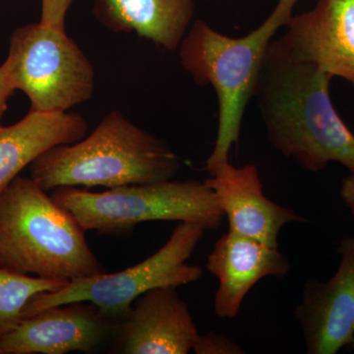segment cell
<instances>
[{
  "label": "cell",
  "mask_w": 354,
  "mask_h": 354,
  "mask_svg": "<svg viewBox=\"0 0 354 354\" xmlns=\"http://www.w3.org/2000/svg\"><path fill=\"white\" fill-rule=\"evenodd\" d=\"M51 197L68 209L86 232L122 235L145 221H176L215 230L223 223L218 197L206 183L160 181L90 192L59 187Z\"/></svg>",
  "instance_id": "obj_5"
},
{
  "label": "cell",
  "mask_w": 354,
  "mask_h": 354,
  "mask_svg": "<svg viewBox=\"0 0 354 354\" xmlns=\"http://www.w3.org/2000/svg\"><path fill=\"white\" fill-rule=\"evenodd\" d=\"M285 27L281 39L293 55L354 85V0H318Z\"/></svg>",
  "instance_id": "obj_10"
},
{
  "label": "cell",
  "mask_w": 354,
  "mask_h": 354,
  "mask_svg": "<svg viewBox=\"0 0 354 354\" xmlns=\"http://www.w3.org/2000/svg\"><path fill=\"white\" fill-rule=\"evenodd\" d=\"M207 269L218 281L214 300L216 315L234 319L251 288L266 277L283 279L290 262L279 248L228 230L209 254Z\"/></svg>",
  "instance_id": "obj_13"
},
{
  "label": "cell",
  "mask_w": 354,
  "mask_h": 354,
  "mask_svg": "<svg viewBox=\"0 0 354 354\" xmlns=\"http://www.w3.org/2000/svg\"><path fill=\"white\" fill-rule=\"evenodd\" d=\"M74 0H41V24L65 30L67 11Z\"/></svg>",
  "instance_id": "obj_18"
},
{
  "label": "cell",
  "mask_w": 354,
  "mask_h": 354,
  "mask_svg": "<svg viewBox=\"0 0 354 354\" xmlns=\"http://www.w3.org/2000/svg\"><path fill=\"white\" fill-rule=\"evenodd\" d=\"M333 76L272 39L253 97L271 145L309 171L339 162L354 174V135L330 97Z\"/></svg>",
  "instance_id": "obj_1"
},
{
  "label": "cell",
  "mask_w": 354,
  "mask_h": 354,
  "mask_svg": "<svg viewBox=\"0 0 354 354\" xmlns=\"http://www.w3.org/2000/svg\"><path fill=\"white\" fill-rule=\"evenodd\" d=\"M111 321L88 302L50 307L1 335L0 354L92 353L113 332Z\"/></svg>",
  "instance_id": "obj_8"
},
{
  "label": "cell",
  "mask_w": 354,
  "mask_h": 354,
  "mask_svg": "<svg viewBox=\"0 0 354 354\" xmlns=\"http://www.w3.org/2000/svg\"><path fill=\"white\" fill-rule=\"evenodd\" d=\"M205 232L197 223H180L167 243L143 262L124 271L102 272L71 281L60 290L39 293L26 305L23 319L57 305L88 302L106 318L124 320L133 304L147 291L164 286L177 288L202 278L201 268L186 262Z\"/></svg>",
  "instance_id": "obj_6"
},
{
  "label": "cell",
  "mask_w": 354,
  "mask_h": 354,
  "mask_svg": "<svg viewBox=\"0 0 354 354\" xmlns=\"http://www.w3.org/2000/svg\"><path fill=\"white\" fill-rule=\"evenodd\" d=\"M339 194L351 215L354 216V174H349V176L342 180Z\"/></svg>",
  "instance_id": "obj_20"
},
{
  "label": "cell",
  "mask_w": 354,
  "mask_h": 354,
  "mask_svg": "<svg viewBox=\"0 0 354 354\" xmlns=\"http://www.w3.org/2000/svg\"><path fill=\"white\" fill-rule=\"evenodd\" d=\"M346 346H348L349 349H351V351H354V334L353 335V339H351V341L349 342V344Z\"/></svg>",
  "instance_id": "obj_21"
},
{
  "label": "cell",
  "mask_w": 354,
  "mask_h": 354,
  "mask_svg": "<svg viewBox=\"0 0 354 354\" xmlns=\"http://www.w3.org/2000/svg\"><path fill=\"white\" fill-rule=\"evenodd\" d=\"M337 271L329 281L309 279L295 316L310 354H335L354 334V236L339 243Z\"/></svg>",
  "instance_id": "obj_9"
},
{
  "label": "cell",
  "mask_w": 354,
  "mask_h": 354,
  "mask_svg": "<svg viewBox=\"0 0 354 354\" xmlns=\"http://www.w3.org/2000/svg\"><path fill=\"white\" fill-rule=\"evenodd\" d=\"M15 91L12 82H11L10 77L7 73V70L3 64L0 66V120L3 115L4 111H6L7 101L9 97L12 95Z\"/></svg>",
  "instance_id": "obj_19"
},
{
  "label": "cell",
  "mask_w": 354,
  "mask_h": 354,
  "mask_svg": "<svg viewBox=\"0 0 354 354\" xmlns=\"http://www.w3.org/2000/svg\"><path fill=\"white\" fill-rule=\"evenodd\" d=\"M297 1L279 0L271 15L243 38L225 36L198 19L181 41L178 48L183 68L195 83L213 86L218 95V133L206 162L207 171L230 162V150L239 144L242 118L253 97L268 46L290 19Z\"/></svg>",
  "instance_id": "obj_4"
},
{
  "label": "cell",
  "mask_w": 354,
  "mask_h": 354,
  "mask_svg": "<svg viewBox=\"0 0 354 354\" xmlns=\"http://www.w3.org/2000/svg\"><path fill=\"white\" fill-rule=\"evenodd\" d=\"M193 351L196 354H242L239 344L216 332L200 335Z\"/></svg>",
  "instance_id": "obj_17"
},
{
  "label": "cell",
  "mask_w": 354,
  "mask_h": 354,
  "mask_svg": "<svg viewBox=\"0 0 354 354\" xmlns=\"http://www.w3.org/2000/svg\"><path fill=\"white\" fill-rule=\"evenodd\" d=\"M208 172L205 183L218 197L230 223L228 230L278 248L281 228L295 221H306L292 209L265 196L255 165L235 167L227 162Z\"/></svg>",
  "instance_id": "obj_11"
},
{
  "label": "cell",
  "mask_w": 354,
  "mask_h": 354,
  "mask_svg": "<svg viewBox=\"0 0 354 354\" xmlns=\"http://www.w3.org/2000/svg\"><path fill=\"white\" fill-rule=\"evenodd\" d=\"M87 131V120L67 111H30L12 127H0V195L39 156L53 147L75 143Z\"/></svg>",
  "instance_id": "obj_14"
},
{
  "label": "cell",
  "mask_w": 354,
  "mask_h": 354,
  "mask_svg": "<svg viewBox=\"0 0 354 354\" xmlns=\"http://www.w3.org/2000/svg\"><path fill=\"white\" fill-rule=\"evenodd\" d=\"M85 232L32 177L0 195V267L67 283L106 272Z\"/></svg>",
  "instance_id": "obj_2"
},
{
  "label": "cell",
  "mask_w": 354,
  "mask_h": 354,
  "mask_svg": "<svg viewBox=\"0 0 354 354\" xmlns=\"http://www.w3.org/2000/svg\"><path fill=\"white\" fill-rule=\"evenodd\" d=\"M180 167V158L167 142L113 111L88 136L39 156L30 165V174L48 192L66 186L109 189L160 183L174 178Z\"/></svg>",
  "instance_id": "obj_3"
},
{
  "label": "cell",
  "mask_w": 354,
  "mask_h": 354,
  "mask_svg": "<svg viewBox=\"0 0 354 354\" xmlns=\"http://www.w3.org/2000/svg\"><path fill=\"white\" fill-rule=\"evenodd\" d=\"M195 6V0H94V14L111 31L174 51L189 30Z\"/></svg>",
  "instance_id": "obj_15"
},
{
  "label": "cell",
  "mask_w": 354,
  "mask_h": 354,
  "mask_svg": "<svg viewBox=\"0 0 354 354\" xmlns=\"http://www.w3.org/2000/svg\"><path fill=\"white\" fill-rule=\"evenodd\" d=\"M199 335L176 288L164 286L147 291L135 301L118 329V346L125 354H187Z\"/></svg>",
  "instance_id": "obj_12"
},
{
  "label": "cell",
  "mask_w": 354,
  "mask_h": 354,
  "mask_svg": "<svg viewBox=\"0 0 354 354\" xmlns=\"http://www.w3.org/2000/svg\"><path fill=\"white\" fill-rule=\"evenodd\" d=\"M3 65L31 111L64 113L94 93L95 69L85 53L65 30L41 22L13 32Z\"/></svg>",
  "instance_id": "obj_7"
},
{
  "label": "cell",
  "mask_w": 354,
  "mask_h": 354,
  "mask_svg": "<svg viewBox=\"0 0 354 354\" xmlns=\"http://www.w3.org/2000/svg\"><path fill=\"white\" fill-rule=\"evenodd\" d=\"M225 1H230V0H225Z\"/></svg>",
  "instance_id": "obj_22"
},
{
  "label": "cell",
  "mask_w": 354,
  "mask_h": 354,
  "mask_svg": "<svg viewBox=\"0 0 354 354\" xmlns=\"http://www.w3.org/2000/svg\"><path fill=\"white\" fill-rule=\"evenodd\" d=\"M66 285L0 267V337L21 322L26 305L35 295L60 290Z\"/></svg>",
  "instance_id": "obj_16"
}]
</instances>
